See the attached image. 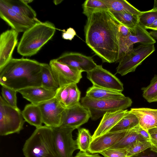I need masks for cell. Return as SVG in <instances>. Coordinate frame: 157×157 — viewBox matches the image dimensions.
<instances>
[{
    "label": "cell",
    "mask_w": 157,
    "mask_h": 157,
    "mask_svg": "<svg viewBox=\"0 0 157 157\" xmlns=\"http://www.w3.org/2000/svg\"><path fill=\"white\" fill-rule=\"evenodd\" d=\"M86 42L103 62H117L120 23L109 10L94 12L87 16Z\"/></svg>",
    "instance_id": "1"
},
{
    "label": "cell",
    "mask_w": 157,
    "mask_h": 157,
    "mask_svg": "<svg viewBox=\"0 0 157 157\" xmlns=\"http://www.w3.org/2000/svg\"><path fill=\"white\" fill-rule=\"evenodd\" d=\"M41 63L27 58H12L0 69V84L17 91L41 86Z\"/></svg>",
    "instance_id": "2"
},
{
    "label": "cell",
    "mask_w": 157,
    "mask_h": 157,
    "mask_svg": "<svg viewBox=\"0 0 157 157\" xmlns=\"http://www.w3.org/2000/svg\"><path fill=\"white\" fill-rule=\"evenodd\" d=\"M56 29L53 23L39 20L24 32L17 46L18 53L26 57L36 54L52 38Z\"/></svg>",
    "instance_id": "3"
},
{
    "label": "cell",
    "mask_w": 157,
    "mask_h": 157,
    "mask_svg": "<svg viewBox=\"0 0 157 157\" xmlns=\"http://www.w3.org/2000/svg\"><path fill=\"white\" fill-rule=\"evenodd\" d=\"M22 151L25 157H60L52 129L45 125L36 128L25 141Z\"/></svg>",
    "instance_id": "4"
},
{
    "label": "cell",
    "mask_w": 157,
    "mask_h": 157,
    "mask_svg": "<svg viewBox=\"0 0 157 157\" xmlns=\"http://www.w3.org/2000/svg\"><path fill=\"white\" fill-rule=\"evenodd\" d=\"M80 103L89 110L91 120L96 121L107 112L125 110L131 106L132 101L128 97L97 100L85 96L81 98Z\"/></svg>",
    "instance_id": "5"
},
{
    "label": "cell",
    "mask_w": 157,
    "mask_h": 157,
    "mask_svg": "<svg viewBox=\"0 0 157 157\" xmlns=\"http://www.w3.org/2000/svg\"><path fill=\"white\" fill-rule=\"evenodd\" d=\"M25 122L20 109L9 105L1 96L0 135L19 133L23 128Z\"/></svg>",
    "instance_id": "6"
},
{
    "label": "cell",
    "mask_w": 157,
    "mask_h": 157,
    "mask_svg": "<svg viewBox=\"0 0 157 157\" xmlns=\"http://www.w3.org/2000/svg\"><path fill=\"white\" fill-rule=\"evenodd\" d=\"M154 44H140L125 55L119 61L116 73L121 76L134 72L136 68L155 51Z\"/></svg>",
    "instance_id": "7"
},
{
    "label": "cell",
    "mask_w": 157,
    "mask_h": 157,
    "mask_svg": "<svg viewBox=\"0 0 157 157\" xmlns=\"http://www.w3.org/2000/svg\"><path fill=\"white\" fill-rule=\"evenodd\" d=\"M55 146L60 157H73L78 149L76 140L73 139L74 128L61 125L52 128Z\"/></svg>",
    "instance_id": "8"
},
{
    "label": "cell",
    "mask_w": 157,
    "mask_h": 157,
    "mask_svg": "<svg viewBox=\"0 0 157 157\" xmlns=\"http://www.w3.org/2000/svg\"><path fill=\"white\" fill-rule=\"evenodd\" d=\"M86 77L96 86L122 92L124 90L122 82L114 75L97 65L86 72Z\"/></svg>",
    "instance_id": "9"
},
{
    "label": "cell",
    "mask_w": 157,
    "mask_h": 157,
    "mask_svg": "<svg viewBox=\"0 0 157 157\" xmlns=\"http://www.w3.org/2000/svg\"><path fill=\"white\" fill-rule=\"evenodd\" d=\"M0 17L18 33L24 32L39 20H31L18 14L10 8L4 0H0Z\"/></svg>",
    "instance_id": "10"
},
{
    "label": "cell",
    "mask_w": 157,
    "mask_h": 157,
    "mask_svg": "<svg viewBox=\"0 0 157 157\" xmlns=\"http://www.w3.org/2000/svg\"><path fill=\"white\" fill-rule=\"evenodd\" d=\"M49 65L59 87L77 84L82 78V71L59 62L56 59L51 60Z\"/></svg>",
    "instance_id": "11"
},
{
    "label": "cell",
    "mask_w": 157,
    "mask_h": 157,
    "mask_svg": "<svg viewBox=\"0 0 157 157\" xmlns=\"http://www.w3.org/2000/svg\"><path fill=\"white\" fill-rule=\"evenodd\" d=\"M45 125L52 128L61 125L63 112L66 108L55 97L39 105Z\"/></svg>",
    "instance_id": "12"
},
{
    "label": "cell",
    "mask_w": 157,
    "mask_h": 157,
    "mask_svg": "<svg viewBox=\"0 0 157 157\" xmlns=\"http://www.w3.org/2000/svg\"><path fill=\"white\" fill-rule=\"evenodd\" d=\"M90 118V116L89 110L80 102L65 109L62 114L61 125L78 129L87 122Z\"/></svg>",
    "instance_id": "13"
},
{
    "label": "cell",
    "mask_w": 157,
    "mask_h": 157,
    "mask_svg": "<svg viewBox=\"0 0 157 157\" xmlns=\"http://www.w3.org/2000/svg\"><path fill=\"white\" fill-rule=\"evenodd\" d=\"M56 59L59 62L82 72H88L94 69L97 65L92 57L78 52L65 53Z\"/></svg>",
    "instance_id": "14"
},
{
    "label": "cell",
    "mask_w": 157,
    "mask_h": 157,
    "mask_svg": "<svg viewBox=\"0 0 157 157\" xmlns=\"http://www.w3.org/2000/svg\"><path fill=\"white\" fill-rule=\"evenodd\" d=\"M18 33L11 29L7 30L0 36V69L13 58V50L17 44Z\"/></svg>",
    "instance_id": "15"
},
{
    "label": "cell",
    "mask_w": 157,
    "mask_h": 157,
    "mask_svg": "<svg viewBox=\"0 0 157 157\" xmlns=\"http://www.w3.org/2000/svg\"><path fill=\"white\" fill-rule=\"evenodd\" d=\"M128 130L108 132L93 139L88 151L92 154L100 153L103 151L111 147L120 140L125 135Z\"/></svg>",
    "instance_id": "16"
},
{
    "label": "cell",
    "mask_w": 157,
    "mask_h": 157,
    "mask_svg": "<svg viewBox=\"0 0 157 157\" xmlns=\"http://www.w3.org/2000/svg\"><path fill=\"white\" fill-rule=\"evenodd\" d=\"M22 97L34 105H39L55 97V92L42 86L32 87L18 90Z\"/></svg>",
    "instance_id": "17"
},
{
    "label": "cell",
    "mask_w": 157,
    "mask_h": 157,
    "mask_svg": "<svg viewBox=\"0 0 157 157\" xmlns=\"http://www.w3.org/2000/svg\"><path fill=\"white\" fill-rule=\"evenodd\" d=\"M128 110H120L105 113L92 136V140L108 132L126 115Z\"/></svg>",
    "instance_id": "18"
},
{
    "label": "cell",
    "mask_w": 157,
    "mask_h": 157,
    "mask_svg": "<svg viewBox=\"0 0 157 157\" xmlns=\"http://www.w3.org/2000/svg\"><path fill=\"white\" fill-rule=\"evenodd\" d=\"M137 118L140 126L148 132L157 128V109L149 108H133L130 110Z\"/></svg>",
    "instance_id": "19"
},
{
    "label": "cell",
    "mask_w": 157,
    "mask_h": 157,
    "mask_svg": "<svg viewBox=\"0 0 157 157\" xmlns=\"http://www.w3.org/2000/svg\"><path fill=\"white\" fill-rule=\"evenodd\" d=\"M127 44L129 46L134 44L140 43L142 44H152L156 43V40L146 29L139 24L133 30H130L129 35L124 37Z\"/></svg>",
    "instance_id": "20"
},
{
    "label": "cell",
    "mask_w": 157,
    "mask_h": 157,
    "mask_svg": "<svg viewBox=\"0 0 157 157\" xmlns=\"http://www.w3.org/2000/svg\"><path fill=\"white\" fill-rule=\"evenodd\" d=\"M86 96L97 100L118 99L125 97L121 92L93 85L87 89L86 92Z\"/></svg>",
    "instance_id": "21"
},
{
    "label": "cell",
    "mask_w": 157,
    "mask_h": 157,
    "mask_svg": "<svg viewBox=\"0 0 157 157\" xmlns=\"http://www.w3.org/2000/svg\"><path fill=\"white\" fill-rule=\"evenodd\" d=\"M25 121L36 128L42 126L41 111L39 105L30 103L26 105L21 111Z\"/></svg>",
    "instance_id": "22"
},
{
    "label": "cell",
    "mask_w": 157,
    "mask_h": 157,
    "mask_svg": "<svg viewBox=\"0 0 157 157\" xmlns=\"http://www.w3.org/2000/svg\"><path fill=\"white\" fill-rule=\"evenodd\" d=\"M6 4L18 14L32 20H36L35 11L24 0H4Z\"/></svg>",
    "instance_id": "23"
},
{
    "label": "cell",
    "mask_w": 157,
    "mask_h": 157,
    "mask_svg": "<svg viewBox=\"0 0 157 157\" xmlns=\"http://www.w3.org/2000/svg\"><path fill=\"white\" fill-rule=\"evenodd\" d=\"M139 125L129 129L124 137L115 144L109 148L111 149L127 148L137 140H148L138 132Z\"/></svg>",
    "instance_id": "24"
},
{
    "label": "cell",
    "mask_w": 157,
    "mask_h": 157,
    "mask_svg": "<svg viewBox=\"0 0 157 157\" xmlns=\"http://www.w3.org/2000/svg\"><path fill=\"white\" fill-rule=\"evenodd\" d=\"M41 86L44 88L55 92L59 87L49 64L41 63Z\"/></svg>",
    "instance_id": "25"
},
{
    "label": "cell",
    "mask_w": 157,
    "mask_h": 157,
    "mask_svg": "<svg viewBox=\"0 0 157 157\" xmlns=\"http://www.w3.org/2000/svg\"><path fill=\"white\" fill-rule=\"evenodd\" d=\"M109 10L113 12H125L139 15L141 11L125 0H104Z\"/></svg>",
    "instance_id": "26"
},
{
    "label": "cell",
    "mask_w": 157,
    "mask_h": 157,
    "mask_svg": "<svg viewBox=\"0 0 157 157\" xmlns=\"http://www.w3.org/2000/svg\"><path fill=\"white\" fill-rule=\"evenodd\" d=\"M136 116L128 111L126 115L109 132H114L128 130L139 125Z\"/></svg>",
    "instance_id": "27"
},
{
    "label": "cell",
    "mask_w": 157,
    "mask_h": 157,
    "mask_svg": "<svg viewBox=\"0 0 157 157\" xmlns=\"http://www.w3.org/2000/svg\"><path fill=\"white\" fill-rule=\"evenodd\" d=\"M109 11L120 24L126 26L131 30H133L139 24L138 15L125 12Z\"/></svg>",
    "instance_id": "28"
},
{
    "label": "cell",
    "mask_w": 157,
    "mask_h": 157,
    "mask_svg": "<svg viewBox=\"0 0 157 157\" xmlns=\"http://www.w3.org/2000/svg\"><path fill=\"white\" fill-rule=\"evenodd\" d=\"M92 140V136L88 129L84 128L78 129V136L76 140L78 149L80 151H88Z\"/></svg>",
    "instance_id": "29"
},
{
    "label": "cell",
    "mask_w": 157,
    "mask_h": 157,
    "mask_svg": "<svg viewBox=\"0 0 157 157\" xmlns=\"http://www.w3.org/2000/svg\"><path fill=\"white\" fill-rule=\"evenodd\" d=\"M83 13L86 17L94 12L109 10L104 0H86L82 5Z\"/></svg>",
    "instance_id": "30"
},
{
    "label": "cell",
    "mask_w": 157,
    "mask_h": 157,
    "mask_svg": "<svg viewBox=\"0 0 157 157\" xmlns=\"http://www.w3.org/2000/svg\"><path fill=\"white\" fill-rule=\"evenodd\" d=\"M141 90L143 97L149 103L157 101V75H154L148 86Z\"/></svg>",
    "instance_id": "31"
},
{
    "label": "cell",
    "mask_w": 157,
    "mask_h": 157,
    "mask_svg": "<svg viewBox=\"0 0 157 157\" xmlns=\"http://www.w3.org/2000/svg\"><path fill=\"white\" fill-rule=\"evenodd\" d=\"M151 144L149 140H137L128 148H126L127 157L139 154L151 148Z\"/></svg>",
    "instance_id": "32"
},
{
    "label": "cell",
    "mask_w": 157,
    "mask_h": 157,
    "mask_svg": "<svg viewBox=\"0 0 157 157\" xmlns=\"http://www.w3.org/2000/svg\"><path fill=\"white\" fill-rule=\"evenodd\" d=\"M68 95L65 104L66 108L71 107L80 102L81 92L77 84L68 85Z\"/></svg>",
    "instance_id": "33"
},
{
    "label": "cell",
    "mask_w": 157,
    "mask_h": 157,
    "mask_svg": "<svg viewBox=\"0 0 157 157\" xmlns=\"http://www.w3.org/2000/svg\"><path fill=\"white\" fill-rule=\"evenodd\" d=\"M138 23L145 29L151 25L157 19V9L141 12L138 16Z\"/></svg>",
    "instance_id": "34"
},
{
    "label": "cell",
    "mask_w": 157,
    "mask_h": 157,
    "mask_svg": "<svg viewBox=\"0 0 157 157\" xmlns=\"http://www.w3.org/2000/svg\"><path fill=\"white\" fill-rule=\"evenodd\" d=\"M17 92L10 88L2 86L1 94L3 98L9 105L16 108H18L17 105Z\"/></svg>",
    "instance_id": "35"
},
{
    "label": "cell",
    "mask_w": 157,
    "mask_h": 157,
    "mask_svg": "<svg viewBox=\"0 0 157 157\" xmlns=\"http://www.w3.org/2000/svg\"><path fill=\"white\" fill-rule=\"evenodd\" d=\"M104 157H127L126 148H108L100 153Z\"/></svg>",
    "instance_id": "36"
},
{
    "label": "cell",
    "mask_w": 157,
    "mask_h": 157,
    "mask_svg": "<svg viewBox=\"0 0 157 157\" xmlns=\"http://www.w3.org/2000/svg\"><path fill=\"white\" fill-rule=\"evenodd\" d=\"M68 85L59 87L55 91V97L65 108L66 101L68 95Z\"/></svg>",
    "instance_id": "37"
},
{
    "label": "cell",
    "mask_w": 157,
    "mask_h": 157,
    "mask_svg": "<svg viewBox=\"0 0 157 157\" xmlns=\"http://www.w3.org/2000/svg\"><path fill=\"white\" fill-rule=\"evenodd\" d=\"M76 35V33L75 30L70 27L67 29L66 31L63 30L62 33V37L65 40H71Z\"/></svg>",
    "instance_id": "38"
},
{
    "label": "cell",
    "mask_w": 157,
    "mask_h": 157,
    "mask_svg": "<svg viewBox=\"0 0 157 157\" xmlns=\"http://www.w3.org/2000/svg\"><path fill=\"white\" fill-rule=\"evenodd\" d=\"M130 29L121 24L119 27V37H126L129 35Z\"/></svg>",
    "instance_id": "39"
},
{
    "label": "cell",
    "mask_w": 157,
    "mask_h": 157,
    "mask_svg": "<svg viewBox=\"0 0 157 157\" xmlns=\"http://www.w3.org/2000/svg\"><path fill=\"white\" fill-rule=\"evenodd\" d=\"M74 157H102L99 155L98 153L96 154H92L87 152V151H79Z\"/></svg>",
    "instance_id": "40"
},
{
    "label": "cell",
    "mask_w": 157,
    "mask_h": 157,
    "mask_svg": "<svg viewBox=\"0 0 157 157\" xmlns=\"http://www.w3.org/2000/svg\"><path fill=\"white\" fill-rule=\"evenodd\" d=\"M144 151L129 157H157V153H156L153 152L152 153L146 152H144Z\"/></svg>",
    "instance_id": "41"
},
{
    "label": "cell",
    "mask_w": 157,
    "mask_h": 157,
    "mask_svg": "<svg viewBox=\"0 0 157 157\" xmlns=\"http://www.w3.org/2000/svg\"><path fill=\"white\" fill-rule=\"evenodd\" d=\"M138 132L144 138L148 140H149L150 137L148 132L140 126Z\"/></svg>",
    "instance_id": "42"
},
{
    "label": "cell",
    "mask_w": 157,
    "mask_h": 157,
    "mask_svg": "<svg viewBox=\"0 0 157 157\" xmlns=\"http://www.w3.org/2000/svg\"><path fill=\"white\" fill-rule=\"evenodd\" d=\"M149 141L151 144V147L150 150L157 153V141L150 138Z\"/></svg>",
    "instance_id": "43"
},
{
    "label": "cell",
    "mask_w": 157,
    "mask_h": 157,
    "mask_svg": "<svg viewBox=\"0 0 157 157\" xmlns=\"http://www.w3.org/2000/svg\"><path fill=\"white\" fill-rule=\"evenodd\" d=\"M145 29L157 31V19L151 25L146 27Z\"/></svg>",
    "instance_id": "44"
},
{
    "label": "cell",
    "mask_w": 157,
    "mask_h": 157,
    "mask_svg": "<svg viewBox=\"0 0 157 157\" xmlns=\"http://www.w3.org/2000/svg\"><path fill=\"white\" fill-rule=\"evenodd\" d=\"M148 132L150 135V138L157 141V132L148 130Z\"/></svg>",
    "instance_id": "45"
},
{
    "label": "cell",
    "mask_w": 157,
    "mask_h": 157,
    "mask_svg": "<svg viewBox=\"0 0 157 157\" xmlns=\"http://www.w3.org/2000/svg\"><path fill=\"white\" fill-rule=\"evenodd\" d=\"M151 35L154 39H157V31H153L150 33Z\"/></svg>",
    "instance_id": "46"
},
{
    "label": "cell",
    "mask_w": 157,
    "mask_h": 157,
    "mask_svg": "<svg viewBox=\"0 0 157 157\" xmlns=\"http://www.w3.org/2000/svg\"><path fill=\"white\" fill-rule=\"evenodd\" d=\"M63 1V0H55L53 1V2L55 5H57Z\"/></svg>",
    "instance_id": "47"
},
{
    "label": "cell",
    "mask_w": 157,
    "mask_h": 157,
    "mask_svg": "<svg viewBox=\"0 0 157 157\" xmlns=\"http://www.w3.org/2000/svg\"><path fill=\"white\" fill-rule=\"evenodd\" d=\"M153 9H157V0H154V6Z\"/></svg>",
    "instance_id": "48"
},
{
    "label": "cell",
    "mask_w": 157,
    "mask_h": 157,
    "mask_svg": "<svg viewBox=\"0 0 157 157\" xmlns=\"http://www.w3.org/2000/svg\"><path fill=\"white\" fill-rule=\"evenodd\" d=\"M24 1L25 3L28 4V3L31 2L33 1V0H24Z\"/></svg>",
    "instance_id": "49"
},
{
    "label": "cell",
    "mask_w": 157,
    "mask_h": 157,
    "mask_svg": "<svg viewBox=\"0 0 157 157\" xmlns=\"http://www.w3.org/2000/svg\"><path fill=\"white\" fill-rule=\"evenodd\" d=\"M151 131L157 132V128H154L150 129Z\"/></svg>",
    "instance_id": "50"
}]
</instances>
